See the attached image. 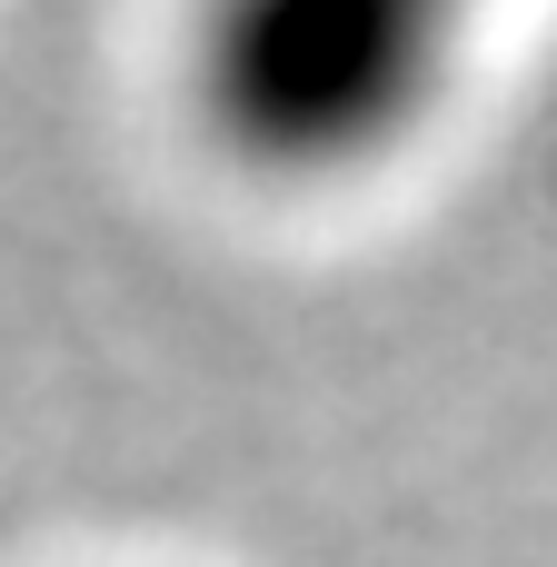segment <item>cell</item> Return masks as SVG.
<instances>
[{
  "mask_svg": "<svg viewBox=\"0 0 557 567\" xmlns=\"http://www.w3.org/2000/svg\"><path fill=\"white\" fill-rule=\"evenodd\" d=\"M478 0H199L189 90L249 169L379 159L448 80Z\"/></svg>",
  "mask_w": 557,
  "mask_h": 567,
  "instance_id": "obj_1",
  "label": "cell"
}]
</instances>
